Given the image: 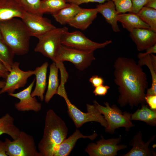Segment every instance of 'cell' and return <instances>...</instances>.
<instances>
[{"label": "cell", "instance_id": "obj_1", "mask_svg": "<svg viewBox=\"0 0 156 156\" xmlns=\"http://www.w3.org/2000/svg\"><path fill=\"white\" fill-rule=\"evenodd\" d=\"M114 67V81L119 93L117 102L120 106L129 105L132 109L146 104L148 83L142 66L132 58L120 57L116 60Z\"/></svg>", "mask_w": 156, "mask_h": 156}, {"label": "cell", "instance_id": "obj_2", "mask_svg": "<svg viewBox=\"0 0 156 156\" xmlns=\"http://www.w3.org/2000/svg\"><path fill=\"white\" fill-rule=\"evenodd\" d=\"M68 129L64 121L52 109L46 113L42 137L38 146L41 156H54L66 138Z\"/></svg>", "mask_w": 156, "mask_h": 156}, {"label": "cell", "instance_id": "obj_3", "mask_svg": "<svg viewBox=\"0 0 156 156\" xmlns=\"http://www.w3.org/2000/svg\"><path fill=\"white\" fill-rule=\"evenodd\" d=\"M0 29L3 40L15 55H23L28 53L31 36L21 19L14 18L0 22Z\"/></svg>", "mask_w": 156, "mask_h": 156}, {"label": "cell", "instance_id": "obj_4", "mask_svg": "<svg viewBox=\"0 0 156 156\" xmlns=\"http://www.w3.org/2000/svg\"><path fill=\"white\" fill-rule=\"evenodd\" d=\"M57 94L64 99L67 106L69 116L77 128L81 127L86 123L91 121L98 122L105 128L107 127V122L103 116L94 105L87 104V112L85 113L72 104L68 98L64 86L59 87Z\"/></svg>", "mask_w": 156, "mask_h": 156}, {"label": "cell", "instance_id": "obj_5", "mask_svg": "<svg viewBox=\"0 0 156 156\" xmlns=\"http://www.w3.org/2000/svg\"><path fill=\"white\" fill-rule=\"evenodd\" d=\"M94 105L100 113L103 115L107 123V127L105 128L106 133L113 134L115 130L120 127H124L127 131L135 126L131 120V114L126 111L122 112L116 105L110 106L107 102L104 103V106L99 104L95 100Z\"/></svg>", "mask_w": 156, "mask_h": 156}, {"label": "cell", "instance_id": "obj_6", "mask_svg": "<svg viewBox=\"0 0 156 156\" xmlns=\"http://www.w3.org/2000/svg\"><path fill=\"white\" fill-rule=\"evenodd\" d=\"M68 31L66 27H56L38 37V42L34 51L50 59L55 62L57 53L61 45L63 35Z\"/></svg>", "mask_w": 156, "mask_h": 156}, {"label": "cell", "instance_id": "obj_7", "mask_svg": "<svg viewBox=\"0 0 156 156\" xmlns=\"http://www.w3.org/2000/svg\"><path fill=\"white\" fill-rule=\"evenodd\" d=\"M4 142L8 156H41L33 137L23 131H20L16 139L6 138Z\"/></svg>", "mask_w": 156, "mask_h": 156}, {"label": "cell", "instance_id": "obj_8", "mask_svg": "<svg viewBox=\"0 0 156 156\" xmlns=\"http://www.w3.org/2000/svg\"><path fill=\"white\" fill-rule=\"evenodd\" d=\"M93 52L83 51L61 44L54 62L69 61L79 70L83 71L95 60Z\"/></svg>", "mask_w": 156, "mask_h": 156}, {"label": "cell", "instance_id": "obj_9", "mask_svg": "<svg viewBox=\"0 0 156 156\" xmlns=\"http://www.w3.org/2000/svg\"><path fill=\"white\" fill-rule=\"evenodd\" d=\"M112 42L111 40H106L102 43L94 42L79 31H67L63 35L61 40V44L63 45L90 52H94L98 49L104 48Z\"/></svg>", "mask_w": 156, "mask_h": 156}, {"label": "cell", "instance_id": "obj_10", "mask_svg": "<svg viewBox=\"0 0 156 156\" xmlns=\"http://www.w3.org/2000/svg\"><path fill=\"white\" fill-rule=\"evenodd\" d=\"M96 143H90L87 146L85 151L90 156H115L118 152L127 148L126 145L120 144L121 136L106 140L103 136Z\"/></svg>", "mask_w": 156, "mask_h": 156}, {"label": "cell", "instance_id": "obj_11", "mask_svg": "<svg viewBox=\"0 0 156 156\" xmlns=\"http://www.w3.org/2000/svg\"><path fill=\"white\" fill-rule=\"evenodd\" d=\"M20 63L14 62L6 78L5 85L0 90V94L13 93L17 89L25 86L28 79L34 75V70L24 71L19 68Z\"/></svg>", "mask_w": 156, "mask_h": 156}, {"label": "cell", "instance_id": "obj_12", "mask_svg": "<svg viewBox=\"0 0 156 156\" xmlns=\"http://www.w3.org/2000/svg\"><path fill=\"white\" fill-rule=\"evenodd\" d=\"M21 19L28 30L31 36L37 38L56 27L49 19L42 15L25 11Z\"/></svg>", "mask_w": 156, "mask_h": 156}, {"label": "cell", "instance_id": "obj_13", "mask_svg": "<svg viewBox=\"0 0 156 156\" xmlns=\"http://www.w3.org/2000/svg\"><path fill=\"white\" fill-rule=\"evenodd\" d=\"M35 79H34L29 85L22 91L17 93L8 94L11 96L19 100L18 102L14 104V107L19 111H30L38 112L41 109L42 105L38 102L36 97L31 95L32 89Z\"/></svg>", "mask_w": 156, "mask_h": 156}, {"label": "cell", "instance_id": "obj_14", "mask_svg": "<svg viewBox=\"0 0 156 156\" xmlns=\"http://www.w3.org/2000/svg\"><path fill=\"white\" fill-rule=\"evenodd\" d=\"M155 135L153 136L145 143L142 140V134L139 131L131 139L129 145L132 146V148L128 153L122 156H155L156 152L148 147L149 144L155 139Z\"/></svg>", "mask_w": 156, "mask_h": 156}, {"label": "cell", "instance_id": "obj_15", "mask_svg": "<svg viewBox=\"0 0 156 156\" xmlns=\"http://www.w3.org/2000/svg\"><path fill=\"white\" fill-rule=\"evenodd\" d=\"M138 51H142L156 44V32L149 29L138 28L130 32Z\"/></svg>", "mask_w": 156, "mask_h": 156}, {"label": "cell", "instance_id": "obj_16", "mask_svg": "<svg viewBox=\"0 0 156 156\" xmlns=\"http://www.w3.org/2000/svg\"><path fill=\"white\" fill-rule=\"evenodd\" d=\"M25 10L16 0H0V22L21 19Z\"/></svg>", "mask_w": 156, "mask_h": 156}, {"label": "cell", "instance_id": "obj_17", "mask_svg": "<svg viewBox=\"0 0 156 156\" xmlns=\"http://www.w3.org/2000/svg\"><path fill=\"white\" fill-rule=\"evenodd\" d=\"M98 12L96 8H82L80 11L68 23L70 26L84 30L88 28L97 16Z\"/></svg>", "mask_w": 156, "mask_h": 156}, {"label": "cell", "instance_id": "obj_18", "mask_svg": "<svg viewBox=\"0 0 156 156\" xmlns=\"http://www.w3.org/2000/svg\"><path fill=\"white\" fill-rule=\"evenodd\" d=\"M97 136V133L95 132L90 135H85L81 133L79 130L77 129L71 135L66 138L61 144L54 156H68L78 139L81 138H88L93 140Z\"/></svg>", "mask_w": 156, "mask_h": 156}, {"label": "cell", "instance_id": "obj_19", "mask_svg": "<svg viewBox=\"0 0 156 156\" xmlns=\"http://www.w3.org/2000/svg\"><path fill=\"white\" fill-rule=\"evenodd\" d=\"M48 65V62H45L34 70L36 83L34 90L31 93V95L32 97H38L41 101L44 100V94L47 85V75Z\"/></svg>", "mask_w": 156, "mask_h": 156}, {"label": "cell", "instance_id": "obj_20", "mask_svg": "<svg viewBox=\"0 0 156 156\" xmlns=\"http://www.w3.org/2000/svg\"><path fill=\"white\" fill-rule=\"evenodd\" d=\"M96 8L98 13L101 14L106 22L110 24L113 31L119 32L120 30L118 24L117 13L115 5L112 0L97 5Z\"/></svg>", "mask_w": 156, "mask_h": 156}, {"label": "cell", "instance_id": "obj_21", "mask_svg": "<svg viewBox=\"0 0 156 156\" xmlns=\"http://www.w3.org/2000/svg\"><path fill=\"white\" fill-rule=\"evenodd\" d=\"M117 18L123 27L130 32L138 28L150 29L149 26L142 21L137 14L130 12L120 14L117 15Z\"/></svg>", "mask_w": 156, "mask_h": 156}, {"label": "cell", "instance_id": "obj_22", "mask_svg": "<svg viewBox=\"0 0 156 156\" xmlns=\"http://www.w3.org/2000/svg\"><path fill=\"white\" fill-rule=\"evenodd\" d=\"M138 64L141 66H146L148 68L152 77L151 87L147 89L146 95H156V63L153 61L151 54L140 53L138 55Z\"/></svg>", "mask_w": 156, "mask_h": 156}, {"label": "cell", "instance_id": "obj_23", "mask_svg": "<svg viewBox=\"0 0 156 156\" xmlns=\"http://www.w3.org/2000/svg\"><path fill=\"white\" fill-rule=\"evenodd\" d=\"M131 120H139L144 122L152 127L156 125V110L149 108L145 104L141 105L133 113L131 114Z\"/></svg>", "mask_w": 156, "mask_h": 156}, {"label": "cell", "instance_id": "obj_24", "mask_svg": "<svg viewBox=\"0 0 156 156\" xmlns=\"http://www.w3.org/2000/svg\"><path fill=\"white\" fill-rule=\"evenodd\" d=\"M81 9L79 5L69 3L68 5L52 15L55 20L61 25L68 24Z\"/></svg>", "mask_w": 156, "mask_h": 156}, {"label": "cell", "instance_id": "obj_25", "mask_svg": "<svg viewBox=\"0 0 156 156\" xmlns=\"http://www.w3.org/2000/svg\"><path fill=\"white\" fill-rule=\"evenodd\" d=\"M58 69L55 62H53L50 65L47 89L44 99L47 103H48L53 96L57 94L59 86Z\"/></svg>", "mask_w": 156, "mask_h": 156}, {"label": "cell", "instance_id": "obj_26", "mask_svg": "<svg viewBox=\"0 0 156 156\" xmlns=\"http://www.w3.org/2000/svg\"><path fill=\"white\" fill-rule=\"evenodd\" d=\"M14 118L9 113H7L0 118V135L5 134L13 140L18 137L20 130L14 124Z\"/></svg>", "mask_w": 156, "mask_h": 156}, {"label": "cell", "instance_id": "obj_27", "mask_svg": "<svg viewBox=\"0 0 156 156\" xmlns=\"http://www.w3.org/2000/svg\"><path fill=\"white\" fill-rule=\"evenodd\" d=\"M69 4L65 0H41L38 14L41 15L46 13L52 15Z\"/></svg>", "mask_w": 156, "mask_h": 156}, {"label": "cell", "instance_id": "obj_28", "mask_svg": "<svg viewBox=\"0 0 156 156\" xmlns=\"http://www.w3.org/2000/svg\"><path fill=\"white\" fill-rule=\"evenodd\" d=\"M137 14L149 26L150 29L156 32V9L144 6Z\"/></svg>", "mask_w": 156, "mask_h": 156}, {"label": "cell", "instance_id": "obj_29", "mask_svg": "<svg viewBox=\"0 0 156 156\" xmlns=\"http://www.w3.org/2000/svg\"><path fill=\"white\" fill-rule=\"evenodd\" d=\"M14 55L9 46L3 40H0V59L9 72L14 62Z\"/></svg>", "mask_w": 156, "mask_h": 156}, {"label": "cell", "instance_id": "obj_30", "mask_svg": "<svg viewBox=\"0 0 156 156\" xmlns=\"http://www.w3.org/2000/svg\"><path fill=\"white\" fill-rule=\"evenodd\" d=\"M41 0H16L25 11L36 14H39L38 12Z\"/></svg>", "mask_w": 156, "mask_h": 156}, {"label": "cell", "instance_id": "obj_31", "mask_svg": "<svg viewBox=\"0 0 156 156\" xmlns=\"http://www.w3.org/2000/svg\"><path fill=\"white\" fill-rule=\"evenodd\" d=\"M117 14L130 12L132 9L131 0H112Z\"/></svg>", "mask_w": 156, "mask_h": 156}, {"label": "cell", "instance_id": "obj_32", "mask_svg": "<svg viewBox=\"0 0 156 156\" xmlns=\"http://www.w3.org/2000/svg\"><path fill=\"white\" fill-rule=\"evenodd\" d=\"M148 0H131L132 9L130 13L137 14L146 4Z\"/></svg>", "mask_w": 156, "mask_h": 156}, {"label": "cell", "instance_id": "obj_33", "mask_svg": "<svg viewBox=\"0 0 156 156\" xmlns=\"http://www.w3.org/2000/svg\"><path fill=\"white\" fill-rule=\"evenodd\" d=\"M110 88V87L107 85H101L95 88L93 93L96 96H104L107 94Z\"/></svg>", "mask_w": 156, "mask_h": 156}, {"label": "cell", "instance_id": "obj_34", "mask_svg": "<svg viewBox=\"0 0 156 156\" xmlns=\"http://www.w3.org/2000/svg\"><path fill=\"white\" fill-rule=\"evenodd\" d=\"M109 0H66L67 2L73 3L79 5L82 4L89 3L97 2L100 4L104 3Z\"/></svg>", "mask_w": 156, "mask_h": 156}, {"label": "cell", "instance_id": "obj_35", "mask_svg": "<svg viewBox=\"0 0 156 156\" xmlns=\"http://www.w3.org/2000/svg\"><path fill=\"white\" fill-rule=\"evenodd\" d=\"M145 100L149 106L150 108L152 109L156 110V95H146Z\"/></svg>", "mask_w": 156, "mask_h": 156}, {"label": "cell", "instance_id": "obj_36", "mask_svg": "<svg viewBox=\"0 0 156 156\" xmlns=\"http://www.w3.org/2000/svg\"><path fill=\"white\" fill-rule=\"evenodd\" d=\"M89 81L94 88L103 85L104 83L103 79L96 75L92 76L90 78Z\"/></svg>", "mask_w": 156, "mask_h": 156}, {"label": "cell", "instance_id": "obj_37", "mask_svg": "<svg viewBox=\"0 0 156 156\" xmlns=\"http://www.w3.org/2000/svg\"><path fill=\"white\" fill-rule=\"evenodd\" d=\"M9 73L5 65L0 61V78L6 79Z\"/></svg>", "mask_w": 156, "mask_h": 156}, {"label": "cell", "instance_id": "obj_38", "mask_svg": "<svg viewBox=\"0 0 156 156\" xmlns=\"http://www.w3.org/2000/svg\"><path fill=\"white\" fill-rule=\"evenodd\" d=\"M0 156H8L6 153L5 143L0 140Z\"/></svg>", "mask_w": 156, "mask_h": 156}, {"label": "cell", "instance_id": "obj_39", "mask_svg": "<svg viewBox=\"0 0 156 156\" xmlns=\"http://www.w3.org/2000/svg\"><path fill=\"white\" fill-rule=\"evenodd\" d=\"M144 6L156 9V0H148Z\"/></svg>", "mask_w": 156, "mask_h": 156}, {"label": "cell", "instance_id": "obj_40", "mask_svg": "<svg viewBox=\"0 0 156 156\" xmlns=\"http://www.w3.org/2000/svg\"><path fill=\"white\" fill-rule=\"evenodd\" d=\"M146 54H151L156 53V44L146 49Z\"/></svg>", "mask_w": 156, "mask_h": 156}, {"label": "cell", "instance_id": "obj_41", "mask_svg": "<svg viewBox=\"0 0 156 156\" xmlns=\"http://www.w3.org/2000/svg\"><path fill=\"white\" fill-rule=\"evenodd\" d=\"M5 81L0 80V89H2L5 84Z\"/></svg>", "mask_w": 156, "mask_h": 156}, {"label": "cell", "instance_id": "obj_42", "mask_svg": "<svg viewBox=\"0 0 156 156\" xmlns=\"http://www.w3.org/2000/svg\"><path fill=\"white\" fill-rule=\"evenodd\" d=\"M0 40H3V37L1 30L0 29Z\"/></svg>", "mask_w": 156, "mask_h": 156}, {"label": "cell", "instance_id": "obj_43", "mask_svg": "<svg viewBox=\"0 0 156 156\" xmlns=\"http://www.w3.org/2000/svg\"><path fill=\"white\" fill-rule=\"evenodd\" d=\"M0 61H1V60H0Z\"/></svg>", "mask_w": 156, "mask_h": 156}, {"label": "cell", "instance_id": "obj_44", "mask_svg": "<svg viewBox=\"0 0 156 156\" xmlns=\"http://www.w3.org/2000/svg\"></svg>", "mask_w": 156, "mask_h": 156}]
</instances>
